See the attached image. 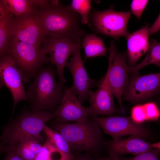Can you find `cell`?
Listing matches in <instances>:
<instances>
[{
	"label": "cell",
	"instance_id": "cell-9",
	"mask_svg": "<svg viewBox=\"0 0 160 160\" xmlns=\"http://www.w3.org/2000/svg\"><path fill=\"white\" fill-rule=\"evenodd\" d=\"M105 134L116 140L127 135H137L149 138V129L142 123L135 121L131 116L120 117L111 115L105 117L92 116Z\"/></svg>",
	"mask_w": 160,
	"mask_h": 160
},
{
	"label": "cell",
	"instance_id": "cell-4",
	"mask_svg": "<svg viewBox=\"0 0 160 160\" xmlns=\"http://www.w3.org/2000/svg\"><path fill=\"white\" fill-rule=\"evenodd\" d=\"M52 111L37 112L25 109L4 128L0 137V146H14L24 139L32 137L41 142L44 141L41 132L46 122L54 118Z\"/></svg>",
	"mask_w": 160,
	"mask_h": 160
},
{
	"label": "cell",
	"instance_id": "cell-31",
	"mask_svg": "<svg viewBox=\"0 0 160 160\" xmlns=\"http://www.w3.org/2000/svg\"><path fill=\"white\" fill-rule=\"evenodd\" d=\"M160 15L152 26L148 28L149 37L157 32L160 30Z\"/></svg>",
	"mask_w": 160,
	"mask_h": 160
},
{
	"label": "cell",
	"instance_id": "cell-22",
	"mask_svg": "<svg viewBox=\"0 0 160 160\" xmlns=\"http://www.w3.org/2000/svg\"><path fill=\"white\" fill-rule=\"evenodd\" d=\"M5 8L14 15L20 16L33 12L37 9L33 0H0Z\"/></svg>",
	"mask_w": 160,
	"mask_h": 160
},
{
	"label": "cell",
	"instance_id": "cell-3",
	"mask_svg": "<svg viewBox=\"0 0 160 160\" xmlns=\"http://www.w3.org/2000/svg\"><path fill=\"white\" fill-rule=\"evenodd\" d=\"M52 65L41 67L28 86L26 94L32 111H53L60 104L64 87L56 81Z\"/></svg>",
	"mask_w": 160,
	"mask_h": 160
},
{
	"label": "cell",
	"instance_id": "cell-17",
	"mask_svg": "<svg viewBox=\"0 0 160 160\" xmlns=\"http://www.w3.org/2000/svg\"><path fill=\"white\" fill-rule=\"evenodd\" d=\"M147 24L141 28L129 34L126 38L127 41L128 62L132 66L139 58L146 53L150 47Z\"/></svg>",
	"mask_w": 160,
	"mask_h": 160
},
{
	"label": "cell",
	"instance_id": "cell-34",
	"mask_svg": "<svg viewBox=\"0 0 160 160\" xmlns=\"http://www.w3.org/2000/svg\"><path fill=\"white\" fill-rule=\"evenodd\" d=\"M95 159L96 160H119L118 156L112 155H109L107 157H96Z\"/></svg>",
	"mask_w": 160,
	"mask_h": 160
},
{
	"label": "cell",
	"instance_id": "cell-26",
	"mask_svg": "<svg viewBox=\"0 0 160 160\" xmlns=\"http://www.w3.org/2000/svg\"><path fill=\"white\" fill-rule=\"evenodd\" d=\"M58 150L47 140L43 145L41 151L36 156L34 160H48L52 153Z\"/></svg>",
	"mask_w": 160,
	"mask_h": 160
},
{
	"label": "cell",
	"instance_id": "cell-32",
	"mask_svg": "<svg viewBox=\"0 0 160 160\" xmlns=\"http://www.w3.org/2000/svg\"><path fill=\"white\" fill-rule=\"evenodd\" d=\"M73 154L74 157L73 160H96L87 153H75Z\"/></svg>",
	"mask_w": 160,
	"mask_h": 160
},
{
	"label": "cell",
	"instance_id": "cell-30",
	"mask_svg": "<svg viewBox=\"0 0 160 160\" xmlns=\"http://www.w3.org/2000/svg\"><path fill=\"white\" fill-rule=\"evenodd\" d=\"M6 155L4 160H25L17 152L14 146L6 148Z\"/></svg>",
	"mask_w": 160,
	"mask_h": 160
},
{
	"label": "cell",
	"instance_id": "cell-25",
	"mask_svg": "<svg viewBox=\"0 0 160 160\" xmlns=\"http://www.w3.org/2000/svg\"><path fill=\"white\" fill-rule=\"evenodd\" d=\"M160 150L153 148L151 151L132 157L122 158L118 157L119 160H160Z\"/></svg>",
	"mask_w": 160,
	"mask_h": 160
},
{
	"label": "cell",
	"instance_id": "cell-19",
	"mask_svg": "<svg viewBox=\"0 0 160 160\" xmlns=\"http://www.w3.org/2000/svg\"><path fill=\"white\" fill-rule=\"evenodd\" d=\"M150 47L147 52L144 59L137 65L128 66V73L131 76L139 74V71L144 66L151 64H155L157 66L160 65V44L154 39L150 41Z\"/></svg>",
	"mask_w": 160,
	"mask_h": 160
},
{
	"label": "cell",
	"instance_id": "cell-15",
	"mask_svg": "<svg viewBox=\"0 0 160 160\" xmlns=\"http://www.w3.org/2000/svg\"><path fill=\"white\" fill-rule=\"evenodd\" d=\"M109 155L119 157L127 154L135 155L149 151L153 148L151 143L145 139L137 135H131L128 137L112 139L105 142Z\"/></svg>",
	"mask_w": 160,
	"mask_h": 160
},
{
	"label": "cell",
	"instance_id": "cell-20",
	"mask_svg": "<svg viewBox=\"0 0 160 160\" xmlns=\"http://www.w3.org/2000/svg\"><path fill=\"white\" fill-rule=\"evenodd\" d=\"M131 113L132 119L139 123L146 121L156 120L160 116L157 106L152 102L135 106L132 109Z\"/></svg>",
	"mask_w": 160,
	"mask_h": 160
},
{
	"label": "cell",
	"instance_id": "cell-27",
	"mask_svg": "<svg viewBox=\"0 0 160 160\" xmlns=\"http://www.w3.org/2000/svg\"><path fill=\"white\" fill-rule=\"evenodd\" d=\"M16 150L25 160H34L36 155L22 142L20 141L15 145Z\"/></svg>",
	"mask_w": 160,
	"mask_h": 160
},
{
	"label": "cell",
	"instance_id": "cell-7",
	"mask_svg": "<svg viewBox=\"0 0 160 160\" xmlns=\"http://www.w3.org/2000/svg\"><path fill=\"white\" fill-rule=\"evenodd\" d=\"M131 13L117 12L110 8L103 11H93L89 15L88 23L91 29L97 33L118 39L129 34L127 24Z\"/></svg>",
	"mask_w": 160,
	"mask_h": 160
},
{
	"label": "cell",
	"instance_id": "cell-21",
	"mask_svg": "<svg viewBox=\"0 0 160 160\" xmlns=\"http://www.w3.org/2000/svg\"><path fill=\"white\" fill-rule=\"evenodd\" d=\"M43 130L48 140L58 150L65 154L71 160H73L74 155L68 144L63 136L58 132L45 124Z\"/></svg>",
	"mask_w": 160,
	"mask_h": 160
},
{
	"label": "cell",
	"instance_id": "cell-2",
	"mask_svg": "<svg viewBox=\"0 0 160 160\" xmlns=\"http://www.w3.org/2000/svg\"><path fill=\"white\" fill-rule=\"evenodd\" d=\"M89 116L88 121L83 123H61L55 120L51 128L63 136L73 153L84 152L92 156L105 142L99 125Z\"/></svg>",
	"mask_w": 160,
	"mask_h": 160
},
{
	"label": "cell",
	"instance_id": "cell-1",
	"mask_svg": "<svg viewBox=\"0 0 160 160\" xmlns=\"http://www.w3.org/2000/svg\"><path fill=\"white\" fill-rule=\"evenodd\" d=\"M40 23L45 36L55 39L68 38L81 43L85 33L81 16L70 6L59 0L37 7Z\"/></svg>",
	"mask_w": 160,
	"mask_h": 160
},
{
	"label": "cell",
	"instance_id": "cell-10",
	"mask_svg": "<svg viewBox=\"0 0 160 160\" xmlns=\"http://www.w3.org/2000/svg\"><path fill=\"white\" fill-rule=\"evenodd\" d=\"M77 95L71 87H64L60 104L52 111L55 121L61 123L88 121L89 116L88 107L82 105Z\"/></svg>",
	"mask_w": 160,
	"mask_h": 160
},
{
	"label": "cell",
	"instance_id": "cell-36",
	"mask_svg": "<svg viewBox=\"0 0 160 160\" xmlns=\"http://www.w3.org/2000/svg\"><path fill=\"white\" fill-rule=\"evenodd\" d=\"M6 148L2 146H0V154L6 152Z\"/></svg>",
	"mask_w": 160,
	"mask_h": 160
},
{
	"label": "cell",
	"instance_id": "cell-11",
	"mask_svg": "<svg viewBox=\"0 0 160 160\" xmlns=\"http://www.w3.org/2000/svg\"><path fill=\"white\" fill-rule=\"evenodd\" d=\"M42 47L45 53L48 54L51 63L55 65L59 79L63 84L66 81L64 70L68 58L80 47L81 43H76L68 38L55 39L45 36Z\"/></svg>",
	"mask_w": 160,
	"mask_h": 160
},
{
	"label": "cell",
	"instance_id": "cell-16",
	"mask_svg": "<svg viewBox=\"0 0 160 160\" xmlns=\"http://www.w3.org/2000/svg\"><path fill=\"white\" fill-rule=\"evenodd\" d=\"M95 92L89 90L88 97L90 105L88 107L89 116L112 115L119 111L115 106L113 95L106 87L98 85Z\"/></svg>",
	"mask_w": 160,
	"mask_h": 160
},
{
	"label": "cell",
	"instance_id": "cell-12",
	"mask_svg": "<svg viewBox=\"0 0 160 160\" xmlns=\"http://www.w3.org/2000/svg\"><path fill=\"white\" fill-rule=\"evenodd\" d=\"M23 81L21 72L12 57L6 53L0 58V88L4 85L11 93L14 100L12 113L20 101H28Z\"/></svg>",
	"mask_w": 160,
	"mask_h": 160
},
{
	"label": "cell",
	"instance_id": "cell-35",
	"mask_svg": "<svg viewBox=\"0 0 160 160\" xmlns=\"http://www.w3.org/2000/svg\"><path fill=\"white\" fill-rule=\"evenodd\" d=\"M151 145L152 148L160 150V142L151 144Z\"/></svg>",
	"mask_w": 160,
	"mask_h": 160
},
{
	"label": "cell",
	"instance_id": "cell-24",
	"mask_svg": "<svg viewBox=\"0 0 160 160\" xmlns=\"http://www.w3.org/2000/svg\"><path fill=\"white\" fill-rule=\"evenodd\" d=\"M91 2L90 0H72L70 5L74 11L81 16L83 24L88 23L89 15L91 8Z\"/></svg>",
	"mask_w": 160,
	"mask_h": 160
},
{
	"label": "cell",
	"instance_id": "cell-8",
	"mask_svg": "<svg viewBox=\"0 0 160 160\" xmlns=\"http://www.w3.org/2000/svg\"><path fill=\"white\" fill-rule=\"evenodd\" d=\"M11 39L41 47L44 37L36 10L20 16L13 15L10 23Z\"/></svg>",
	"mask_w": 160,
	"mask_h": 160
},
{
	"label": "cell",
	"instance_id": "cell-14",
	"mask_svg": "<svg viewBox=\"0 0 160 160\" xmlns=\"http://www.w3.org/2000/svg\"><path fill=\"white\" fill-rule=\"evenodd\" d=\"M81 47L73 53L69 61L66 64L70 71L73 78V84L71 87L78 95V98L82 103L88 99L89 89L93 85L95 82L88 75L82 59L80 49Z\"/></svg>",
	"mask_w": 160,
	"mask_h": 160
},
{
	"label": "cell",
	"instance_id": "cell-23",
	"mask_svg": "<svg viewBox=\"0 0 160 160\" xmlns=\"http://www.w3.org/2000/svg\"><path fill=\"white\" fill-rule=\"evenodd\" d=\"M13 15L10 12L0 22V58L7 52L9 47L10 23Z\"/></svg>",
	"mask_w": 160,
	"mask_h": 160
},
{
	"label": "cell",
	"instance_id": "cell-28",
	"mask_svg": "<svg viewBox=\"0 0 160 160\" xmlns=\"http://www.w3.org/2000/svg\"><path fill=\"white\" fill-rule=\"evenodd\" d=\"M148 1V0L132 1L131 4V10L138 20L140 19Z\"/></svg>",
	"mask_w": 160,
	"mask_h": 160
},
{
	"label": "cell",
	"instance_id": "cell-6",
	"mask_svg": "<svg viewBox=\"0 0 160 160\" xmlns=\"http://www.w3.org/2000/svg\"><path fill=\"white\" fill-rule=\"evenodd\" d=\"M108 69L106 74L99 82L108 88L117 99L123 110V96L129 83L127 63V53L119 52L113 42L110 43Z\"/></svg>",
	"mask_w": 160,
	"mask_h": 160
},
{
	"label": "cell",
	"instance_id": "cell-29",
	"mask_svg": "<svg viewBox=\"0 0 160 160\" xmlns=\"http://www.w3.org/2000/svg\"><path fill=\"white\" fill-rule=\"evenodd\" d=\"M22 141L36 155L41 150L43 145L37 140L29 137L24 139Z\"/></svg>",
	"mask_w": 160,
	"mask_h": 160
},
{
	"label": "cell",
	"instance_id": "cell-13",
	"mask_svg": "<svg viewBox=\"0 0 160 160\" xmlns=\"http://www.w3.org/2000/svg\"><path fill=\"white\" fill-rule=\"evenodd\" d=\"M160 87V73L131 76L122 101L136 103L147 100L158 94Z\"/></svg>",
	"mask_w": 160,
	"mask_h": 160
},
{
	"label": "cell",
	"instance_id": "cell-33",
	"mask_svg": "<svg viewBox=\"0 0 160 160\" xmlns=\"http://www.w3.org/2000/svg\"><path fill=\"white\" fill-rule=\"evenodd\" d=\"M9 12L0 1V22Z\"/></svg>",
	"mask_w": 160,
	"mask_h": 160
},
{
	"label": "cell",
	"instance_id": "cell-18",
	"mask_svg": "<svg viewBox=\"0 0 160 160\" xmlns=\"http://www.w3.org/2000/svg\"><path fill=\"white\" fill-rule=\"evenodd\" d=\"M82 46L85 53V60L88 58L99 56H106L107 47L103 40L93 33L84 34Z\"/></svg>",
	"mask_w": 160,
	"mask_h": 160
},
{
	"label": "cell",
	"instance_id": "cell-5",
	"mask_svg": "<svg viewBox=\"0 0 160 160\" xmlns=\"http://www.w3.org/2000/svg\"><path fill=\"white\" fill-rule=\"evenodd\" d=\"M7 52L14 61L22 74L23 81L26 83L34 79L43 65L50 62L42 47L11 39Z\"/></svg>",
	"mask_w": 160,
	"mask_h": 160
}]
</instances>
